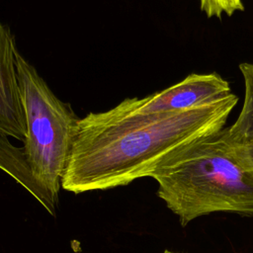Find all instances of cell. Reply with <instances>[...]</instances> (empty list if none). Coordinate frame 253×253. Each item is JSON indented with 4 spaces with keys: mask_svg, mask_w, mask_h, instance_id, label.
<instances>
[{
    "mask_svg": "<svg viewBox=\"0 0 253 253\" xmlns=\"http://www.w3.org/2000/svg\"><path fill=\"white\" fill-rule=\"evenodd\" d=\"M200 8L208 18L218 19L244 10L242 0H200Z\"/></svg>",
    "mask_w": 253,
    "mask_h": 253,
    "instance_id": "obj_8",
    "label": "cell"
},
{
    "mask_svg": "<svg viewBox=\"0 0 253 253\" xmlns=\"http://www.w3.org/2000/svg\"><path fill=\"white\" fill-rule=\"evenodd\" d=\"M17 50L10 28L0 22V132L24 140L26 120L17 74Z\"/></svg>",
    "mask_w": 253,
    "mask_h": 253,
    "instance_id": "obj_5",
    "label": "cell"
},
{
    "mask_svg": "<svg viewBox=\"0 0 253 253\" xmlns=\"http://www.w3.org/2000/svg\"><path fill=\"white\" fill-rule=\"evenodd\" d=\"M7 136L0 132V168L27 189L50 214L54 215L57 200L33 175L24 148L13 145Z\"/></svg>",
    "mask_w": 253,
    "mask_h": 253,
    "instance_id": "obj_6",
    "label": "cell"
},
{
    "mask_svg": "<svg viewBox=\"0 0 253 253\" xmlns=\"http://www.w3.org/2000/svg\"><path fill=\"white\" fill-rule=\"evenodd\" d=\"M163 253H175V252H172V251H169V250H165Z\"/></svg>",
    "mask_w": 253,
    "mask_h": 253,
    "instance_id": "obj_10",
    "label": "cell"
},
{
    "mask_svg": "<svg viewBox=\"0 0 253 253\" xmlns=\"http://www.w3.org/2000/svg\"><path fill=\"white\" fill-rule=\"evenodd\" d=\"M16 65L26 120L23 148L37 181L58 201L80 119L69 104L54 95L19 50Z\"/></svg>",
    "mask_w": 253,
    "mask_h": 253,
    "instance_id": "obj_3",
    "label": "cell"
},
{
    "mask_svg": "<svg viewBox=\"0 0 253 253\" xmlns=\"http://www.w3.org/2000/svg\"><path fill=\"white\" fill-rule=\"evenodd\" d=\"M244 144L246 145V148H247V150H248V153H249L251 159L253 160V141H249V142L244 143Z\"/></svg>",
    "mask_w": 253,
    "mask_h": 253,
    "instance_id": "obj_9",
    "label": "cell"
},
{
    "mask_svg": "<svg viewBox=\"0 0 253 253\" xmlns=\"http://www.w3.org/2000/svg\"><path fill=\"white\" fill-rule=\"evenodd\" d=\"M244 82V100L236 121L228 126L233 139L240 143L253 141V62L239 64Z\"/></svg>",
    "mask_w": 253,
    "mask_h": 253,
    "instance_id": "obj_7",
    "label": "cell"
},
{
    "mask_svg": "<svg viewBox=\"0 0 253 253\" xmlns=\"http://www.w3.org/2000/svg\"><path fill=\"white\" fill-rule=\"evenodd\" d=\"M149 177L183 226L213 212L253 214V160L228 127L174 150Z\"/></svg>",
    "mask_w": 253,
    "mask_h": 253,
    "instance_id": "obj_2",
    "label": "cell"
},
{
    "mask_svg": "<svg viewBox=\"0 0 253 253\" xmlns=\"http://www.w3.org/2000/svg\"><path fill=\"white\" fill-rule=\"evenodd\" d=\"M231 93L228 81L217 73H193L182 81L144 98L125 99L111 110L122 115L176 113L210 104Z\"/></svg>",
    "mask_w": 253,
    "mask_h": 253,
    "instance_id": "obj_4",
    "label": "cell"
},
{
    "mask_svg": "<svg viewBox=\"0 0 253 253\" xmlns=\"http://www.w3.org/2000/svg\"><path fill=\"white\" fill-rule=\"evenodd\" d=\"M238 103L228 96L176 113L122 115L111 109L80 119L61 180L78 194L125 186L149 177L179 147L224 127Z\"/></svg>",
    "mask_w": 253,
    "mask_h": 253,
    "instance_id": "obj_1",
    "label": "cell"
}]
</instances>
